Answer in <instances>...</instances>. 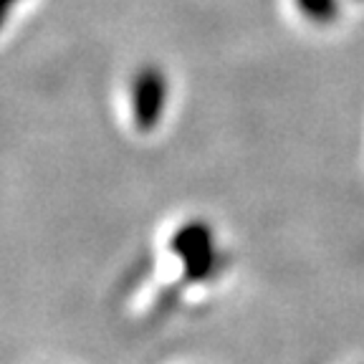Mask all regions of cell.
Listing matches in <instances>:
<instances>
[{"mask_svg":"<svg viewBox=\"0 0 364 364\" xmlns=\"http://www.w3.org/2000/svg\"><path fill=\"white\" fill-rule=\"evenodd\" d=\"M16 6V0H0V28H3V23H6L8 11Z\"/></svg>","mask_w":364,"mask_h":364,"instance_id":"cell-2","label":"cell"},{"mask_svg":"<svg viewBox=\"0 0 364 364\" xmlns=\"http://www.w3.org/2000/svg\"><path fill=\"white\" fill-rule=\"evenodd\" d=\"M159 94V79L152 74H142L139 79H134V91H132V104H134V117L136 124L147 127L152 122L154 112H157V102H152V97Z\"/></svg>","mask_w":364,"mask_h":364,"instance_id":"cell-1","label":"cell"}]
</instances>
